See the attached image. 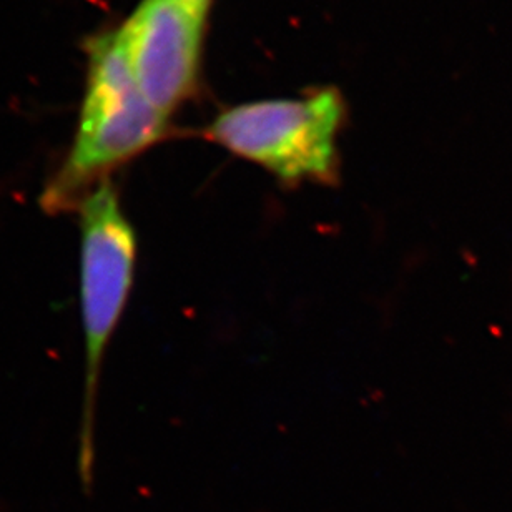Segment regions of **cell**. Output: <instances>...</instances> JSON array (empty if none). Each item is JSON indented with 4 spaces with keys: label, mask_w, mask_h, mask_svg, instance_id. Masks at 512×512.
<instances>
[{
    "label": "cell",
    "mask_w": 512,
    "mask_h": 512,
    "mask_svg": "<svg viewBox=\"0 0 512 512\" xmlns=\"http://www.w3.org/2000/svg\"><path fill=\"white\" fill-rule=\"evenodd\" d=\"M168 119L143 97L119 32L89 42V72L79 130L69 157L42 195L45 212L79 210L95 183L165 137Z\"/></svg>",
    "instance_id": "6da1fadb"
},
{
    "label": "cell",
    "mask_w": 512,
    "mask_h": 512,
    "mask_svg": "<svg viewBox=\"0 0 512 512\" xmlns=\"http://www.w3.org/2000/svg\"><path fill=\"white\" fill-rule=\"evenodd\" d=\"M80 300L85 330V398L79 443L82 484L92 486L95 399L105 350L127 305L137 260V237L112 183L80 203Z\"/></svg>",
    "instance_id": "7a4b0ae2"
},
{
    "label": "cell",
    "mask_w": 512,
    "mask_h": 512,
    "mask_svg": "<svg viewBox=\"0 0 512 512\" xmlns=\"http://www.w3.org/2000/svg\"><path fill=\"white\" fill-rule=\"evenodd\" d=\"M343 115L340 94L326 89L303 99L238 105L218 115L207 135L283 182L328 183L338 170L336 137Z\"/></svg>",
    "instance_id": "3957f363"
},
{
    "label": "cell",
    "mask_w": 512,
    "mask_h": 512,
    "mask_svg": "<svg viewBox=\"0 0 512 512\" xmlns=\"http://www.w3.org/2000/svg\"><path fill=\"white\" fill-rule=\"evenodd\" d=\"M205 20L178 0H142L119 30L138 89L165 119L195 87Z\"/></svg>",
    "instance_id": "277c9868"
},
{
    "label": "cell",
    "mask_w": 512,
    "mask_h": 512,
    "mask_svg": "<svg viewBox=\"0 0 512 512\" xmlns=\"http://www.w3.org/2000/svg\"><path fill=\"white\" fill-rule=\"evenodd\" d=\"M178 2L203 17V19H207L208 9L212 5V0H178Z\"/></svg>",
    "instance_id": "5b68a950"
}]
</instances>
